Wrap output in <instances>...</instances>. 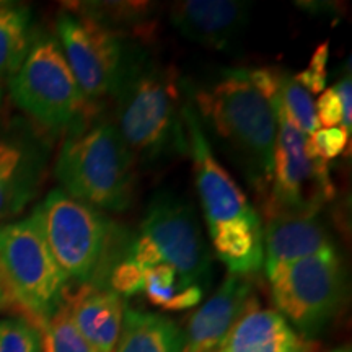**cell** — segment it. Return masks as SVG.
Instances as JSON below:
<instances>
[{"label": "cell", "mask_w": 352, "mask_h": 352, "mask_svg": "<svg viewBox=\"0 0 352 352\" xmlns=\"http://www.w3.org/2000/svg\"><path fill=\"white\" fill-rule=\"evenodd\" d=\"M144 274L142 267L126 254L120 263L114 264L108 276L107 287L121 297H132L144 290Z\"/></svg>", "instance_id": "26"}, {"label": "cell", "mask_w": 352, "mask_h": 352, "mask_svg": "<svg viewBox=\"0 0 352 352\" xmlns=\"http://www.w3.org/2000/svg\"><path fill=\"white\" fill-rule=\"evenodd\" d=\"M351 147V138L341 126L318 129L305 140V151L310 157H320L323 160H333V158L342 155Z\"/></svg>", "instance_id": "25"}, {"label": "cell", "mask_w": 352, "mask_h": 352, "mask_svg": "<svg viewBox=\"0 0 352 352\" xmlns=\"http://www.w3.org/2000/svg\"><path fill=\"white\" fill-rule=\"evenodd\" d=\"M183 91L178 69L139 44L113 96V121L135 164L152 165L188 153Z\"/></svg>", "instance_id": "2"}, {"label": "cell", "mask_w": 352, "mask_h": 352, "mask_svg": "<svg viewBox=\"0 0 352 352\" xmlns=\"http://www.w3.org/2000/svg\"><path fill=\"white\" fill-rule=\"evenodd\" d=\"M56 32L85 100L104 107L116 94L139 44L72 10L57 16Z\"/></svg>", "instance_id": "9"}, {"label": "cell", "mask_w": 352, "mask_h": 352, "mask_svg": "<svg viewBox=\"0 0 352 352\" xmlns=\"http://www.w3.org/2000/svg\"><path fill=\"white\" fill-rule=\"evenodd\" d=\"M277 138L270 191L261 202L267 217L316 215L334 197V183L327 160L310 157L307 135L294 127L276 103Z\"/></svg>", "instance_id": "10"}, {"label": "cell", "mask_w": 352, "mask_h": 352, "mask_svg": "<svg viewBox=\"0 0 352 352\" xmlns=\"http://www.w3.org/2000/svg\"><path fill=\"white\" fill-rule=\"evenodd\" d=\"M276 311L307 340L331 323L346 298V270L336 246L267 272Z\"/></svg>", "instance_id": "8"}, {"label": "cell", "mask_w": 352, "mask_h": 352, "mask_svg": "<svg viewBox=\"0 0 352 352\" xmlns=\"http://www.w3.org/2000/svg\"><path fill=\"white\" fill-rule=\"evenodd\" d=\"M316 342L302 336L279 311L253 303L227 333L215 352H315Z\"/></svg>", "instance_id": "15"}, {"label": "cell", "mask_w": 352, "mask_h": 352, "mask_svg": "<svg viewBox=\"0 0 352 352\" xmlns=\"http://www.w3.org/2000/svg\"><path fill=\"white\" fill-rule=\"evenodd\" d=\"M13 103L51 134L67 132L91 108L70 70L57 38H34L20 69L8 78Z\"/></svg>", "instance_id": "7"}, {"label": "cell", "mask_w": 352, "mask_h": 352, "mask_svg": "<svg viewBox=\"0 0 352 352\" xmlns=\"http://www.w3.org/2000/svg\"><path fill=\"white\" fill-rule=\"evenodd\" d=\"M252 3L240 0H186L170 8L179 34L206 50L230 51L250 23Z\"/></svg>", "instance_id": "13"}, {"label": "cell", "mask_w": 352, "mask_h": 352, "mask_svg": "<svg viewBox=\"0 0 352 352\" xmlns=\"http://www.w3.org/2000/svg\"><path fill=\"white\" fill-rule=\"evenodd\" d=\"M315 113L318 126L338 127L342 121L341 101L338 98L334 88H327L323 94H320L318 101L315 103Z\"/></svg>", "instance_id": "28"}, {"label": "cell", "mask_w": 352, "mask_h": 352, "mask_svg": "<svg viewBox=\"0 0 352 352\" xmlns=\"http://www.w3.org/2000/svg\"><path fill=\"white\" fill-rule=\"evenodd\" d=\"M183 329L168 316L126 308L114 352H182Z\"/></svg>", "instance_id": "18"}, {"label": "cell", "mask_w": 352, "mask_h": 352, "mask_svg": "<svg viewBox=\"0 0 352 352\" xmlns=\"http://www.w3.org/2000/svg\"><path fill=\"white\" fill-rule=\"evenodd\" d=\"M338 98L341 101L342 108V121L341 127L346 131V134H352V82H351V70H347V74L342 76V78L338 82V85L334 87Z\"/></svg>", "instance_id": "29"}, {"label": "cell", "mask_w": 352, "mask_h": 352, "mask_svg": "<svg viewBox=\"0 0 352 352\" xmlns=\"http://www.w3.org/2000/svg\"><path fill=\"white\" fill-rule=\"evenodd\" d=\"M0 272L15 307L39 327L64 305L69 284L34 212L0 223Z\"/></svg>", "instance_id": "6"}, {"label": "cell", "mask_w": 352, "mask_h": 352, "mask_svg": "<svg viewBox=\"0 0 352 352\" xmlns=\"http://www.w3.org/2000/svg\"><path fill=\"white\" fill-rule=\"evenodd\" d=\"M32 43V10L19 3L0 2V83L20 69Z\"/></svg>", "instance_id": "19"}, {"label": "cell", "mask_w": 352, "mask_h": 352, "mask_svg": "<svg viewBox=\"0 0 352 352\" xmlns=\"http://www.w3.org/2000/svg\"><path fill=\"white\" fill-rule=\"evenodd\" d=\"M258 298L248 277L228 274L189 318L182 352H215L233 324Z\"/></svg>", "instance_id": "14"}, {"label": "cell", "mask_w": 352, "mask_h": 352, "mask_svg": "<svg viewBox=\"0 0 352 352\" xmlns=\"http://www.w3.org/2000/svg\"><path fill=\"white\" fill-rule=\"evenodd\" d=\"M135 166L113 118L96 107L67 131L54 175L69 196L100 210L122 212L134 199Z\"/></svg>", "instance_id": "4"}, {"label": "cell", "mask_w": 352, "mask_h": 352, "mask_svg": "<svg viewBox=\"0 0 352 352\" xmlns=\"http://www.w3.org/2000/svg\"><path fill=\"white\" fill-rule=\"evenodd\" d=\"M138 236L155 250L158 263L173 267L183 287L209 289L212 258L196 210L188 201L158 192L145 210Z\"/></svg>", "instance_id": "11"}, {"label": "cell", "mask_w": 352, "mask_h": 352, "mask_svg": "<svg viewBox=\"0 0 352 352\" xmlns=\"http://www.w3.org/2000/svg\"><path fill=\"white\" fill-rule=\"evenodd\" d=\"M65 305L78 333L96 352H114L124 320V300L108 287L85 284L65 294Z\"/></svg>", "instance_id": "16"}, {"label": "cell", "mask_w": 352, "mask_h": 352, "mask_svg": "<svg viewBox=\"0 0 352 352\" xmlns=\"http://www.w3.org/2000/svg\"><path fill=\"white\" fill-rule=\"evenodd\" d=\"M328 44V39L321 43L311 56L310 65L302 72H298L297 76H294V80L305 88L310 95L323 94L324 87H327V64L329 57Z\"/></svg>", "instance_id": "27"}, {"label": "cell", "mask_w": 352, "mask_h": 352, "mask_svg": "<svg viewBox=\"0 0 352 352\" xmlns=\"http://www.w3.org/2000/svg\"><path fill=\"white\" fill-rule=\"evenodd\" d=\"M329 352H351L349 347H341V349H334V351H329Z\"/></svg>", "instance_id": "31"}, {"label": "cell", "mask_w": 352, "mask_h": 352, "mask_svg": "<svg viewBox=\"0 0 352 352\" xmlns=\"http://www.w3.org/2000/svg\"><path fill=\"white\" fill-rule=\"evenodd\" d=\"M188 153L210 236V243L230 274L248 277L263 266V220L252 202L215 158L188 96L183 107Z\"/></svg>", "instance_id": "3"}, {"label": "cell", "mask_w": 352, "mask_h": 352, "mask_svg": "<svg viewBox=\"0 0 352 352\" xmlns=\"http://www.w3.org/2000/svg\"><path fill=\"white\" fill-rule=\"evenodd\" d=\"M39 328L43 334V352H96L78 333L65 303Z\"/></svg>", "instance_id": "22"}, {"label": "cell", "mask_w": 352, "mask_h": 352, "mask_svg": "<svg viewBox=\"0 0 352 352\" xmlns=\"http://www.w3.org/2000/svg\"><path fill=\"white\" fill-rule=\"evenodd\" d=\"M271 103H276L290 124L297 127L307 138L320 129L314 98L289 74L280 72L279 94Z\"/></svg>", "instance_id": "21"}, {"label": "cell", "mask_w": 352, "mask_h": 352, "mask_svg": "<svg viewBox=\"0 0 352 352\" xmlns=\"http://www.w3.org/2000/svg\"><path fill=\"white\" fill-rule=\"evenodd\" d=\"M2 100H3V91H2V87H0V104H2Z\"/></svg>", "instance_id": "32"}, {"label": "cell", "mask_w": 352, "mask_h": 352, "mask_svg": "<svg viewBox=\"0 0 352 352\" xmlns=\"http://www.w3.org/2000/svg\"><path fill=\"white\" fill-rule=\"evenodd\" d=\"M0 352H43L39 324L23 315L0 318Z\"/></svg>", "instance_id": "23"}, {"label": "cell", "mask_w": 352, "mask_h": 352, "mask_svg": "<svg viewBox=\"0 0 352 352\" xmlns=\"http://www.w3.org/2000/svg\"><path fill=\"white\" fill-rule=\"evenodd\" d=\"M52 258L67 284L107 287L132 236L103 210L54 189L33 209Z\"/></svg>", "instance_id": "5"}, {"label": "cell", "mask_w": 352, "mask_h": 352, "mask_svg": "<svg viewBox=\"0 0 352 352\" xmlns=\"http://www.w3.org/2000/svg\"><path fill=\"white\" fill-rule=\"evenodd\" d=\"M70 10L129 38L151 39L152 6L148 2H78Z\"/></svg>", "instance_id": "20"}, {"label": "cell", "mask_w": 352, "mask_h": 352, "mask_svg": "<svg viewBox=\"0 0 352 352\" xmlns=\"http://www.w3.org/2000/svg\"><path fill=\"white\" fill-rule=\"evenodd\" d=\"M51 144L26 118L0 114V223L23 212L41 189Z\"/></svg>", "instance_id": "12"}, {"label": "cell", "mask_w": 352, "mask_h": 352, "mask_svg": "<svg viewBox=\"0 0 352 352\" xmlns=\"http://www.w3.org/2000/svg\"><path fill=\"white\" fill-rule=\"evenodd\" d=\"M202 131L236 165L264 201L270 191L277 138V113L254 87L248 69H223L199 85H184Z\"/></svg>", "instance_id": "1"}, {"label": "cell", "mask_w": 352, "mask_h": 352, "mask_svg": "<svg viewBox=\"0 0 352 352\" xmlns=\"http://www.w3.org/2000/svg\"><path fill=\"white\" fill-rule=\"evenodd\" d=\"M333 245L320 214L267 217L263 227V266L267 274Z\"/></svg>", "instance_id": "17"}, {"label": "cell", "mask_w": 352, "mask_h": 352, "mask_svg": "<svg viewBox=\"0 0 352 352\" xmlns=\"http://www.w3.org/2000/svg\"><path fill=\"white\" fill-rule=\"evenodd\" d=\"M10 308H16V307L12 300L10 292H8L2 272H0V310H10Z\"/></svg>", "instance_id": "30"}, {"label": "cell", "mask_w": 352, "mask_h": 352, "mask_svg": "<svg viewBox=\"0 0 352 352\" xmlns=\"http://www.w3.org/2000/svg\"><path fill=\"white\" fill-rule=\"evenodd\" d=\"M183 289L186 287L182 285L176 271L166 264H158L145 271L144 292L153 307L168 310L170 303Z\"/></svg>", "instance_id": "24"}]
</instances>
